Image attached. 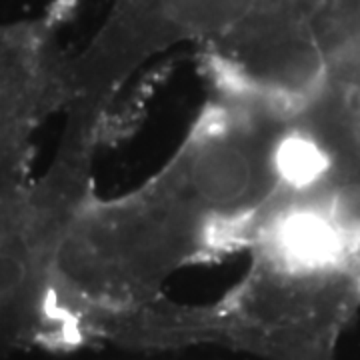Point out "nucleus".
<instances>
[{
  "label": "nucleus",
  "instance_id": "nucleus-1",
  "mask_svg": "<svg viewBox=\"0 0 360 360\" xmlns=\"http://www.w3.org/2000/svg\"><path fill=\"white\" fill-rule=\"evenodd\" d=\"M292 112L219 86L156 174L112 200L90 196L54 257L72 345L92 316L155 300L184 266L245 245L281 186Z\"/></svg>",
  "mask_w": 360,
  "mask_h": 360
},
{
  "label": "nucleus",
  "instance_id": "nucleus-2",
  "mask_svg": "<svg viewBox=\"0 0 360 360\" xmlns=\"http://www.w3.org/2000/svg\"><path fill=\"white\" fill-rule=\"evenodd\" d=\"M243 281L208 304L158 296L82 324V340L132 350L210 345L262 360H330L356 298L345 262H314L270 248H248Z\"/></svg>",
  "mask_w": 360,
  "mask_h": 360
}]
</instances>
